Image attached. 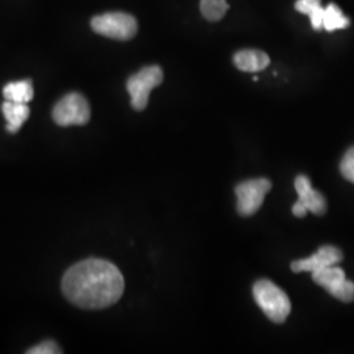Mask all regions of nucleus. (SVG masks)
<instances>
[{
    "label": "nucleus",
    "instance_id": "f257e3e1",
    "mask_svg": "<svg viewBox=\"0 0 354 354\" xmlns=\"http://www.w3.org/2000/svg\"><path fill=\"white\" fill-rule=\"evenodd\" d=\"M125 279L117 266L102 259H87L71 266L62 279L64 297L80 308L102 310L117 304Z\"/></svg>",
    "mask_w": 354,
    "mask_h": 354
},
{
    "label": "nucleus",
    "instance_id": "f03ea898",
    "mask_svg": "<svg viewBox=\"0 0 354 354\" xmlns=\"http://www.w3.org/2000/svg\"><path fill=\"white\" fill-rule=\"evenodd\" d=\"M253 298L268 319L281 324L289 317L291 304L286 292L269 279H259L252 288Z\"/></svg>",
    "mask_w": 354,
    "mask_h": 354
},
{
    "label": "nucleus",
    "instance_id": "7ed1b4c3",
    "mask_svg": "<svg viewBox=\"0 0 354 354\" xmlns=\"http://www.w3.org/2000/svg\"><path fill=\"white\" fill-rule=\"evenodd\" d=\"M91 26L97 35L120 41L131 39L138 30L137 19L124 12H109L95 16L91 21Z\"/></svg>",
    "mask_w": 354,
    "mask_h": 354
},
{
    "label": "nucleus",
    "instance_id": "20e7f679",
    "mask_svg": "<svg viewBox=\"0 0 354 354\" xmlns=\"http://www.w3.org/2000/svg\"><path fill=\"white\" fill-rule=\"evenodd\" d=\"M163 82V70L159 66L143 67L137 74L129 77L127 92L131 97V106L136 111H143L147 104L152 89Z\"/></svg>",
    "mask_w": 354,
    "mask_h": 354
},
{
    "label": "nucleus",
    "instance_id": "39448f33",
    "mask_svg": "<svg viewBox=\"0 0 354 354\" xmlns=\"http://www.w3.org/2000/svg\"><path fill=\"white\" fill-rule=\"evenodd\" d=\"M91 118V108L87 99L80 93H68L55 104L53 120L59 127H82Z\"/></svg>",
    "mask_w": 354,
    "mask_h": 354
},
{
    "label": "nucleus",
    "instance_id": "423d86ee",
    "mask_svg": "<svg viewBox=\"0 0 354 354\" xmlns=\"http://www.w3.org/2000/svg\"><path fill=\"white\" fill-rule=\"evenodd\" d=\"M272 189V183L268 178H253L236 185L238 213L241 216H251L259 212L264 203L266 193Z\"/></svg>",
    "mask_w": 354,
    "mask_h": 354
},
{
    "label": "nucleus",
    "instance_id": "0eeeda50",
    "mask_svg": "<svg viewBox=\"0 0 354 354\" xmlns=\"http://www.w3.org/2000/svg\"><path fill=\"white\" fill-rule=\"evenodd\" d=\"M313 279L317 285L323 286L332 297L344 304L354 301V283L346 279L340 266H332L313 272Z\"/></svg>",
    "mask_w": 354,
    "mask_h": 354
},
{
    "label": "nucleus",
    "instance_id": "6e6552de",
    "mask_svg": "<svg viewBox=\"0 0 354 354\" xmlns=\"http://www.w3.org/2000/svg\"><path fill=\"white\" fill-rule=\"evenodd\" d=\"M342 252L333 245H323L317 250L313 256L297 260L291 263V270L294 273L301 272H317L319 269L327 268V266H337L342 261Z\"/></svg>",
    "mask_w": 354,
    "mask_h": 354
},
{
    "label": "nucleus",
    "instance_id": "1a4fd4ad",
    "mask_svg": "<svg viewBox=\"0 0 354 354\" xmlns=\"http://www.w3.org/2000/svg\"><path fill=\"white\" fill-rule=\"evenodd\" d=\"M294 187L298 193V201L304 205L307 212L315 215H323L327 212V201L324 196L313 188L308 177L306 175L295 177Z\"/></svg>",
    "mask_w": 354,
    "mask_h": 354
},
{
    "label": "nucleus",
    "instance_id": "9d476101",
    "mask_svg": "<svg viewBox=\"0 0 354 354\" xmlns=\"http://www.w3.org/2000/svg\"><path fill=\"white\" fill-rule=\"evenodd\" d=\"M234 64L244 73H259L269 66L270 59L264 51L245 49L234 55Z\"/></svg>",
    "mask_w": 354,
    "mask_h": 354
},
{
    "label": "nucleus",
    "instance_id": "9b49d317",
    "mask_svg": "<svg viewBox=\"0 0 354 354\" xmlns=\"http://www.w3.org/2000/svg\"><path fill=\"white\" fill-rule=\"evenodd\" d=\"M1 112L7 121V130L10 133H17L30 114L28 104L23 102H6L1 105Z\"/></svg>",
    "mask_w": 354,
    "mask_h": 354
},
{
    "label": "nucleus",
    "instance_id": "f8f14e48",
    "mask_svg": "<svg viewBox=\"0 0 354 354\" xmlns=\"http://www.w3.org/2000/svg\"><path fill=\"white\" fill-rule=\"evenodd\" d=\"M33 86L30 80H19L8 83L3 88V96L7 102H23L28 104L33 99Z\"/></svg>",
    "mask_w": 354,
    "mask_h": 354
},
{
    "label": "nucleus",
    "instance_id": "ddd939ff",
    "mask_svg": "<svg viewBox=\"0 0 354 354\" xmlns=\"http://www.w3.org/2000/svg\"><path fill=\"white\" fill-rule=\"evenodd\" d=\"M295 10L298 12L310 16L311 26L315 30L323 28V17L326 8H323L322 0H298L295 3Z\"/></svg>",
    "mask_w": 354,
    "mask_h": 354
},
{
    "label": "nucleus",
    "instance_id": "4468645a",
    "mask_svg": "<svg viewBox=\"0 0 354 354\" xmlns=\"http://www.w3.org/2000/svg\"><path fill=\"white\" fill-rule=\"evenodd\" d=\"M351 24L349 19L344 16L342 10L336 4H329L324 10V17H323V28L328 32H333L336 29H344L348 28Z\"/></svg>",
    "mask_w": 354,
    "mask_h": 354
},
{
    "label": "nucleus",
    "instance_id": "2eb2a0df",
    "mask_svg": "<svg viewBox=\"0 0 354 354\" xmlns=\"http://www.w3.org/2000/svg\"><path fill=\"white\" fill-rule=\"evenodd\" d=\"M201 12L209 21L221 20L228 11L226 0H201Z\"/></svg>",
    "mask_w": 354,
    "mask_h": 354
},
{
    "label": "nucleus",
    "instance_id": "dca6fc26",
    "mask_svg": "<svg viewBox=\"0 0 354 354\" xmlns=\"http://www.w3.org/2000/svg\"><path fill=\"white\" fill-rule=\"evenodd\" d=\"M340 172L344 178H346L348 181L354 184V146L345 152V155L342 156Z\"/></svg>",
    "mask_w": 354,
    "mask_h": 354
},
{
    "label": "nucleus",
    "instance_id": "f3484780",
    "mask_svg": "<svg viewBox=\"0 0 354 354\" xmlns=\"http://www.w3.org/2000/svg\"><path fill=\"white\" fill-rule=\"evenodd\" d=\"M26 353L29 354H58L62 353L61 348L54 342H44L30 348Z\"/></svg>",
    "mask_w": 354,
    "mask_h": 354
},
{
    "label": "nucleus",
    "instance_id": "a211bd4d",
    "mask_svg": "<svg viewBox=\"0 0 354 354\" xmlns=\"http://www.w3.org/2000/svg\"><path fill=\"white\" fill-rule=\"evenodd\" d=\"M291 212H292V214L295 215V216H298V218H304V216H306V214H307V209H306L304 205L299 203V201H297V203L292 205Z\"/></svg>",
    "mask_w": 354,
    "mask_h": 354
}]
</instances>
